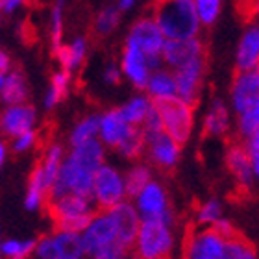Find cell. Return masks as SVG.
I'll list each match as a JSON object with an SVG mask.
<instances>
[{
    "mask_svg": "<svg viewBox=\"0 0 259 259\" xmlns=\"http://www.w3.org/2000/svg\"><path fill=\"white\" fill-rule=\"evenodd\" d=\"M58 248H60L61 259H81L83 257V246H81L80 233L76 232H63V230H56L54 233Z\"/></svg>",
    "mask_w": 259,
    "mask_h": 259,
    "instance_id": "28",
    "label": "cell"
},
{
    "mask_svg": "<svg viewBox=\"0 0 259 259\" xmlns=\"http://www.w3.org/2000/svg\"><path fill=\"white\" fill-rule=\"evenodd\" d=\"M152 180V170L146 165H135L124 176V191L126 198H134L148 182Z\"/></svg>",
    "mask_w": 259,
    "mask_h": 259,
    "instance_id": "29",
    "label": "cell"
},
{
    "mask_svg": "<svg viewBox=\"0 0 259 259\" xmlns=\"http://www.w3.org/2000/svg\"><path fill=\"white\" fill-rule=\"evenodd\" d=\"M259 106V72L257 69L239 70L232 85V108L235 113Z\"/></svg>",
    "mask_w": 259,
    "mask_h": 259,
    "instance_id": "12",
    "label": "cell"
},
{
    "mask_svg": "<svg viewBox=\"0 0 259 259\" xmlns=\"http://www.w3.org/2000/svg\"><path fill=\"white\" fill-rule=\"evenodd\" d=\"M200 56H204V45L196 35L185 39H165L161 49V61L170 69H178Z\"/></svg>",
    "mask_w": 259,
    "mask_h": 259,
    "instance_id": "13",
    "label": "cell"
},
{
    "mask_svg": "<svg viewBox=\"0 0 259 259\" xmlns=\"http://www.w3.org/2000/svg\"><path fill=\"white\" fill-rule=\"evenodd\" d=\"M69 157L72 161H76L78 165H81L83 168H89V170H97L100 165L104 163V157H106V152H104L102 141L95 137V139L83 141L80 145H74L70 148Z\"/></svg>",
    "mask_w": 259,
    "mask_h": 259,
    "instance_id": "19",
    "label": "cell"
},
{
    "mask_svg": "<svg viewBox=\"0 0 259 259\" xmlns=\"http://www.w3.org/2000/svg\"><path fill=\"white\" fill-rule=\"evenodd\" d=\"M6 154H8V148H6V145L2 143V141H0V174H2V168H4Z\"/></svg>",
    "mask_w": 259,
    "mask_h": 259,
    "instance_id": "48",
    "label": "cell"
},
{
    "mask_svg": "<svg viewBox=\"0 0 259 259\" xmlns=\"http://www.w3.org/2000/svg\"><path fill=\"white\" fill-rule=\"evenodd\" d=\"M126 198L124 176L115 167L102 163L93 174V194L91 200L98 209H109Z\"/></svg>",
    "mask_w": 259,
    "mask_h": 259,
    "instance_id": "5",
    "label": "cell"
},
{
    "mask_svg": "<svg viewBox=\"0 0 259 259\" xmlns=\"http://www.w3.org/2000/svg\"><path fill=\"white\" fill-rule=\"evenodd\" d=\"M252 2H254V0H252Z\"/></svg>",
    "mask_w": 259,
    "mask_h": 259,
    "instance_id": "52",
    "label": "cell"
},
{
    "mask_svg": "<svg viewBox=\"0 0 259 259\" xmlns=\"http://www.w3.org/2000/svg\"><path fill=\"white\" fill-rule=\"evenodd\" d=\"M0 98H2V102H4L6 106L26 102L28 83L22 72H19V70H8V72H6L4 81H2Z\"/></svg>",
    "mask_w": 259,
    "mask_h": 259,
    "instance_id": "21",
    "label": "cell"
},
{
    "mask_svg": "<svg viewBox=\"0 0 259 259\" xmlns=\"http://www.w3.org/2000/svg\"><path fill=\"white\" fill-rule=\"evenodd\" d=\"M230 128V111L222 100H213L204 119V130L209 135H224Z\"/></svg>",
    "mask_w": 259,
    "mask_h": 259,
    "instance_id": "24",
    "label": "cell"
},
{
    "mask_svg": "<svg viewBox=\"0 0 259 259\" xmlns=\"http://www.w3.org/2000/svg\"><path fill=\"white\" fill-rule=\"evenodd\" d=\"M47 204H49L50 217L56 224V230L76 233H81V230L87 226V222L91 221L97 209L91 198L74 193L61 194L58 198L49 200Z\"/></svg>",
    "mask_w": 259,
    "mask_h": 259,
    "instance_id": "2",
    "label": "cell"
},
{
    "mask_svg": "<svg viewBox=\"0 0 259 259\" xmlns=\"http://www.w3.org/2000/svg\"><path fill=\"white\" fill-rule=\"evenodd\" d=\"M37 239H8L2 241V255L8 259H26L33 254Z\"/></svg>",
    "mask_w": 259,
    "mask_h": 259,
    "instance_id": "33",
    "label": "cell"
},
{
    "mask_svg": "<svg viewBox=\"0 0 259 259\" xmlns=\"http://www.w3.org/2000/svg\"><path fill=\"white\" fill-rule=\"evenodd\" d=\"M134 250L143 259L168 257L174 250V233L170 224L159 221H141L134 241Z\"/></svg>",
    "mask_w": 259,
    "mask_h": 259,
    "instance_id": "4",
    "label": "cell"
},
{
    "mask_svg": "<svg viewBox=\"0 0 259 259\" xmlns=\"http://www.w3.org/2000/svg\"><path fill=\"white\" fill-rule=\"evenodd\" d=\"M154 106L159 113L163 130L180 145L187 143L194 128L193 104L185 102L178 95H172V97L154 100Z\"/></svg>",
    "mask_w": 259,
    "mask_h": 259,
    "instance_id": "3",
    "label": "cell"
},
{
    "mask_svg": "<svg viewBox=\"0 0 259 259\" xmlns=\"http://www.w3.org/2000/svg\"><path fill=\"white\" fill-rule=\"evenodd\" d=\"M204 56L187 61L178 69H172L176 95L180 98H184L185 102L193 104V106L200 97V87H202V80H204Z\"/></svg>",
    "mask_w": 259,
    "mask_h": 259,
    "instance_id": "9",
    "label": "cell"
},
{
    "mask_svg": "<svg viewBox=\"0 0 259 259\" xmlns=\"http://www.w3.org/2000/svg\"><path fill=\"white\" fill-rule=\"evenodd\" d=\"M11 69V60H10V56L6 54V52H2L0 50V74H6L8 70Z\"/></svg>",
    "mask_w": 259,
    "mask_h": 259,
    "instance_id": "46",
    "label": "cell"
},
{
    "mask_svg": "<svg viewBox=\"0 0 259 259\" xmlns=\"http://www.w3.org/2000/svg\"><path fill=\"white\" fill-rule=\"evenodd\" d=\"M120 21V10L117 6H106L100 10V13L95 19V30H97L100 35H108L119 26Z\"/></svg>",
    "mask_w": 259,
    "mask_h": 259,
    "instance_id": "35",
    "label": "cell"
},
{
    "mask_svg": "<svg viewBox=\"0 0 259 259\" xmlns=\"http://www.w3.org/2000/svg\"><path fill=\"white\" fill-rule=\"evenodd\" d=\"M211 228H213V230H215V232L219 233L224 241H226V239H230V237H233V235H237V230H235V226H233L228 219H222V217H221V219H217V221L211 224Z\"/></svg>",
    "mask_w": 259,
    "mask_h": 259,
    "instance_id": "43",
    "label": "cell"
},
{
    "mask_svg": "<svg viewBox=\"0 0 259 259\" xmlns=\"http://www.w3.org/2000/svg\"><path fill=\"white\" fill-rule=\"evenodd\" d=\"M2 81H4V74H0V91H2Z\"/></svg>",
    "mask_w": 259,
    "mask_h": 259,
    "instance_id": "50",
    "label": "cell"
},
{
    "mask_svg": "<svg viewBox=\"0 0 259 259\" xmlns=\"http://www.w3.org/2000/svg\"><path fill=\"white\" fill-rule=\"evenodd\" d=\"M222 217V204L219 200H207L204 204L200 205L198 215H196V221L198 224H204V226H211L217 219Z\"/></svg>",
    "mask_w": 259,
    "mask_h": 259,
    "instance_id": "39",
    "label": "cell"
},
{
    "mask_svg": "<svg viewBox=\"0 0 259 259\" xmlns=\"http://www.w3.org/2000/svg\"><path fill=\"white\" fill-rule=\"evenodd\" d=\"M35 141H37V134H35V130H26V132H22V134L15 135L13 137V152L17 154H22V152H28L30 148L35 146Z\"/></svg>",
    "mask_w": 259,
    "mask_h": 259,
    "instance_id": "41",
    "label": "cell"
},
{
    "mask_svg": "<svg viewBox=\"0 0 259 259\" xmlns=\"http://www.w3.org/2000/svg\"><path fill=\"white\" fill-rule=\"evenodd\" d=\"M0 19H2V17H0Z\"/></svg>",
    "mask_w": 259,
    "mask_h": 259,
    "instance_id": "53",
    "label": "cell"
},
{
    "mask_svg": "<svg viewBox=\"0 0 259 259\" xmlns=\"http://www.w3.org/2000/svg\"><path fill=\"white\" fill-rule=\"evenodd\" d=\"M0 257H2V230H0Z\"/></svg>",
    "mask_w": 259,
    "mask_h": 259,
    "instance_id": "49",
    "label": "cell"
},
{
    "mask_svg": "<svg viewBox=\"0 0 259 259\" xmlns=\"http://www.w3.org/2000/svg\"><path fill=\"white\" fill-rule=\"evenodd\" d=\"M56 58L61 63V69L74 72L80 69L87 56V41L83 37H76L70 45H61L60 50L56 52Z\"/></svg>",
    "mask_w": 259,
    "mask_h": 259,
    "instance_id": "23",
    "label": "cell"
},
{
    "mask_svg": "<svg viewBox=\"0 0 259 259\" xmlns=\"http://www.w3.org/2000/svg\"><path fill=\"white\" fill-rule=\"evenodd\" d=\"M135 209L139 213L141 221H159L172 226V211L168 205V196L157 182L148 184L134 196Z\"/></svg>",
    "mask_w": 259,
    "mask_h": 259,
    "instance_id": "7",
    "label": "cell"
},
{
    "mask_svg": "<svg viewBox=\"0 0 259 259\" xmlns=\"http://www.w3.org/2000/svg\"><path fill=\"white\" fill-rule=\"evenodd\" d=\"M180 146L182 145L176 143L165 130L150 137V139H146V148L150 152V157L154 159V163L165 168H170L178 163Z\"/></svg>",
    "mask_w": 259,
    "mask_h": 259,
    "instance_id": "18",
    "label": "cell"
},
{
    "mask_svg": "<svg viewBox=\"0 0 259 259\" xmlns=\"http://www.w3.org/2000/svg\"><path fill=\"white\" fill-rule=\"evenodd\" d=\"M132 128L134 124L126 122L119 109H111L108 113L100 115V119H98V139L102 141V145L117 148Z\"/></svg>",
    "mask_w": 259,
    "mask_h": 259,
    "instance_id": "15",
    "label": "cell"
},
{
    "mask_svg": "<svg viewBox=\"0 0 259 259\" xmlns=\"http://www.w3.org/2000/svg\"><path fill=\"white\" fill-rule=\"evenodd\" d=\"M226 165L230 168V172L233 174V178L237 182V185L244 191H252L254 189L255 178L257 174L254 172L252 168V163L244 154V148L239 145H233L228 148L226 154Z\"/></svg>",
    "mask_w": 259,
    "mask_h": 259,
    "instance_id": "17",
    "label": "cell"
},
{
    "mask_svg": "<svg viewBox=\"0 0 259 259\" xmlns=\"http://www.w3.org/2000/svg\"><path fill=\"white\" fill-rule=\"evenodd\" d=\"M145 148H146V141L139 126H134V128L130 130V134L124 137V141L117 146V150L120 152V156L128 157V159L139 157L141 154L145 152Z\"/></svg>",
    "mask_w": 259,
    "mask_h": 259,
    "instance_id": "32",
    "label": "cell"
},
{
    "mask_svg": "<svg viewBox=\"0 0 259 259\" xmlns=\"http://www.w3.org/2000/svg\"><path fill=\"white\" fill-rule=\"evenodd\" d=\"M69 83H70V72L69 70H58L54 76H52V80H50V87L47 95H45V109H54L58 104L67 97V93H69Z\"/></svg>",
    "mask_w": 259,
    "mask_h": 259,
    "instance_id": "26",
    "label": "cell"
},
{
    "mask_svg": "<svg viewBox=\"0 0 259 259\" xmlns=\"http://www.w3.org/2000/svg\"><path fill=\"white\" fill-rule=\"evenodd\" d=\"M243 148H244L246 157H248L250 163H252L254 172L259 176V134L252 135V137H246V143L243 145Z\"/></svg>",
    "mask_w": 259,
    "mask_h": 259,
    "instance_id": "42",
    "label": "cell"
},
{
    "mask_svg": "<svg viewBox=\"0 0 259 259\" xmlns=\"http://www.w3.org/2000/svg\"><path fill=\"white\" fill-rule=\"evenodd\" d=\"M202 26H211L221 15V0H193Z\"/></svg>",
    "mask_w": 259,
    "mask_h": 259,
    "instance_id": "36",
    "label": "cell"
},
{
    "mask_svg": "<svg viewBox=\"0 0 259 259\" xmlns=\"http://www.w3.org/2000/svg\"><path fill=\"white\" fill-rule=\"evenodd\" d=\"M35 122H37V111L26 102L8 106L0 115V130L8 137H15L26 130H33Z\"/></svg>",
    "mask_w": 259,
    "mask_h": 259,
    "instance_id": "14",
    "label": "cell"
},
{
    "mask_svg": "<svg viewBox=\"0 0 259 259\" xmlns=\"http://www.w3.org/2000/svg\"><path fill=\"white\" fill-rule=\"evenodd\" d=\"M135 2H137V0H117V8H119L120 11H128L134 8Z\"/></svg>",
    "mask_w": 259,
    "mask_h": 259,
    "instance_id": "47",
    "label": "cell"
},
{
    "mask_svg": "<svg viewBox=\"0 0 259 259\" xmlns=\"http://www.w3.org/2000/svg\"><path fill=\"white\" fill-rule=\"evenodd\" d=\"M102 78H104V81H106V83H109V85H115V83H119V81H120V69L115 63H109L108 67L104 69Z\"/></svg>",
    "mask_w": 259,
    "mask_h": 259,
    "instance_id": "44",
    "label": "cell"
},
{
    "mask_svg": "<svg viewBox=\"0 0 259 259\" xmlns=\"http://www.w3.org/2000/svg\"><path fill=\"white\" fill-rule=\"evenodd\" d=\"M63 157H65L63 146L56 143V145H50L49 148H47L41 163L35 167L39 170V174H41V178L45 180L49 191H50L52 182H54L56 176H58V170H60V165H61V161H63Z\"/></svg>",
    "mask_w": 259,
    "mask_h": 259,
    "instance_id": "25",
    "label": "cell"
},
{
    "mask_svg": "<svg viewBox=\"0 0 259 259\" xmlns=\"http://www.w3.org/2000/svg\"><path fill=\"white\" fill-rule=\"evenodd\" d=\"M67 0H54L52 6V21H50V47L52 52H58L63 45V11Z\"/></svg>",
    "mask_w": 259,
    "mask_h": 259,
    "instance_id": "34",
    "label": "cell"
},
{
    "mask_svg": "<svg viewBox=\"0 0 259 259\" xmlns=\"http://www.w3.org/2000/svg\"><path fill=\"white\" fill-rule=\"evenodd\" d=\"M126 43L134 45L148 58L150 69H157L161 63V49L165 45V35L161 33L159 26L152 17H145L135 22L130 30L128 41Z\"/></svg>",
    "mask_w": 259,
    "mask_h": 259,
    "instance_id": "6",
    "label": "cell"
},
{
    "mask_svg": "<svg viewBox=\"0 0 259 259\" xmlns=\"http://www.w3.org/2000/svg\"><path fill=\"white\" fill-rule=\"evenodd\" d=\"M26 4V0H2V6H0V11H4L8 15L11 13H15L22 8V6Z\"/></svg>",
    "mask_w": 259,
    "mask_h": 259,
    "instance_id": "45",
    "label": "cell"
},
{
    "mask_svg": "<svg viewBox=\"0 0 259 259\" xmlns=\"http://www.w3.org/2000/svg\"><path fill=\"white\" fill-rule=\"evenodd\" d=\"M130 252H132L130 246H126L119 239H115L113 243L106 244L102 250H98L95 254V259H124Z\"/></svg>",
    "mask_w": 259,
    "mask_h": 259,
    "instance_id": "40",
    "label": "cell"
},
{
    "mask_svg": "<svg viewBox=\"0 0 259 259\" xmlns=\"http://www.w3.org/2000/svg\"><path fill=\"white\" fill-rule=\"evenodd\" d=\"M146 93L152 100H159V98H167L176 95V83H174L172 70L165 69H154L148 76V81L145 85Z\"/></svg>",
    "mask_w": 259,
    "mask_h": 259,
    "instance_id": "22",
    "label": "cell"
},
{
    "mask_svg": "<svg viewBox=\"0 0 259 259\" xmlns=\"http://www.w3.org/2000/svg\"><path fill=\"white\" fill-rule=\"evenodd\" d=\"M98 119H100V115H87L85 119H81L72 128V132H70V137H69L70 146L80 145L83 141L98 137Z\"/></svg>",
    "mask_w": 259,
    "mask_h": 259,
    "instance_id": "31",
    "label": "cell"
},
{
    "mask_svg": "<svg viewBox=\"0 0 259 259\" xmlns=\"http://www.w3.org/2000/svg\"><path fill=\"white\" fill-rule=\"evenodd\" d=\"M81 246H83V254L95 257L98 250H102L106 244L113 243L117 239L113 221L106 209H100V213L95 211L91 221L87 222V226L81 230Z\"/></svg>",
    "mask_w": 259,
    "mask_h": 259,
    "instance_id": "8",
    "label": "cell"
},
{
    "mask_svg": "<svg viewBox=\"0 0 259 259\" xmlns=\"http://www.w3.org/2000/svg\"><path fill=\"white\" fill-rule=\"evenodd\" d=\"M239 115V132L244 139L259 134V106L248 108L241 111Z\"/></svg>",
    "mask_w": 259,
    "mask_h": 259,
    "instance_id": "37",
    "label": "cell"
},
{
    "mask_svg": "<svg viewBox=\"0 0 259 259\" xmlns=\"http://www.w3.org/2000/svg\"><path fill=\"white\" fill-rule=\"evenodd\" d=\"M257 257V250L254 244H250L246 239L233 235L226 239L224 244V259H255Z\"/></svg>",
    "mask_w": 259,
    "mask_h": 259,
    "instance_id": "30",
    "label": "cell"
},
{
    "mask_svg": "<svg viewBox=\"0 0 259 259\" xmlns=\"http://www.w3.org/2000/svg\"><path fill=\"white\" fill-rule=\"evenodd\" d=\"M226 241L211 226L194 232L185 243V257L189 259H224Z\"/></svg>",
    "mask_w": 259,
    "mask_h": 259,
    "instance_id": "10",
    "label": "cell"
},
{
    "mask_svg": "<svg viewBox=\"0 0 259 259\" xmlns=\"http://www.w3.org/2000/svg\"><path fill=\"white\" fill-rule=\"evenodd\" d=\"M33 255L39 259H61L60 248L56 243L54 235H45L39 241H35V248H33Z\"/></svg>",
    "mask_w": 259,
    "mask_h": 259,
    "instance_id": "38",
    "label": "cell"
},
{
    "mask_svg": "<svg viewBox=\"0 0 259 259\" xmlns=\"http://www.w3.org/2000/svg\"><path fill=\"white\" fill-rule=\"evenodd\" d=\"M120 67H122L124 76L134 83L135 87L145 89L152 69H150V65H148V58H146L137 47L126 43V49H124V52H122Z\"/></svg>",
    "mask_w": 259,
    "mask_h": 259,
    "instance_id": "16",
    "label": "cell"
},
{
    "mask_svg": "<svg viewBox=\"0 0 259 259\" xmlns=\"http://www.w3.org/2000/svg\"><path fill=\"white\" fill-rule=\"evenodd\" d=\"M237 70H252L259 65V28L255 24L243 33V39L237 49Z\"/></svg>",
    "mask_w": 259,
    "mask_h": 259,
    "instance_id": "20",
    "label": "cell"
},
{
    "mask_svg": "<svg viewBox=\"0 0 259 259\" xmlns=\"http://www.w3.org/2000/svg\"><path fill=\"white\" fill-rule=\"evenodd\" d=\"M152 19L165 39L194 37L202 26L193 0H157Z\"/></svg>",
    "mask_w": 259,
    "mask_h": 259,
    "instance_id": "1",
    "label": "cell"
},
{
    "mask_svg": "<svg viewBox=\"0 0 259 259\" xmlns=\"http://www.w3.org/2000/svg\"><path fill=\"white\" fill-rule=\"evenodd\" d=\"M113 221L115 232H117V239L122 241L126 246L134 250V241L137 235V230L141 226V217L135 209V205L128 200H122L119 204L111 205L109 209H106Z\"/></svg>",
    "mask_w": 259,
    "mask_h": 259,
    "instance_id": "11",
    "label": "cell"
},
{
    "mask_svg": "<svg viewBox=\"0 0 259 259\" xmlns=\"http://www.w3.org/2000/svg\"><path fill=\"white\" fill-rule=\"evenodd\" d=\"M154 106V100L150 97H145V95H137V97L130 98L128 102L119 108L120 115L124 117L126 122L134 126H139L143 120H145L146 113L150 111V108Z\"/></svg>",
    "mask_w": 259,
    "mask_h": 259,
    "instance_id": "27",
    "label": "cell"
},
{
    "mask_svg": "<svg viewBox=\"0 0 259 259\" xmlns=\"http://www.w3.org/2000/svg\"><path fill=\"white\" fill-rule=\"evenodd\" d=\"M33 2H39V0H33Z\"/></svg>",
    "mask_w": 259,
    "mask_h": 259,
    "instance_id": "51",
    "label": "cell"
}]
</instances>
